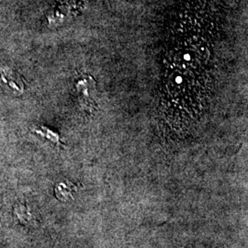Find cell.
I'll return each mask as SVG.
<instances>
[{
  "label": "cell",
  "instance_id": "1",
  "mask_svg": "<svg viewBox=\"0 0 248 248\" xmlns=\"http://www.w3.org/2000/svg\"><path fill=\"white\" fill-rule=\"evenodd\" d=\"M0 83L18 93H21L24 89L23 83L18 78L16 72L12 71L9 67H0Z\"/></svg>",
  "mask_w": 248,
  "mask_h": 248
},
{
  "label": "cell",
  "instance_id": "3",
  "mask_svg": "<svg viewBox=\"0 0 248 248\" xmlns=\"http://www.w3.org/2000/svg\"><path fill=\"white\" fill-rule=\"evenodd\" d=\"M36 133L46 137L47 139H49L50 141L55 142L56 144H60V139H59V135L57 133H54L53 131L49 130L46 127H42L40 130H36Z\"/></svg>",
  "mask_w": 248,
  "mask_h": 248
},
{
  "label": "cell",
  "instance_id": "2",
  "mask_svg": "<svg viewBox=\"0 0 248 248\" xmlns=\"http://www.w3.org/2000/svg\"><path fill=\"white\" fill-rule=\"evenodd\" d=\"M76 186L68 182H62L58 184L55 188V193L58 199L62 201H68L73 196V192L75 191Z\"/></svg>",
  "mask_w": 248,
  "mask_h": 248
}]
</instances>
